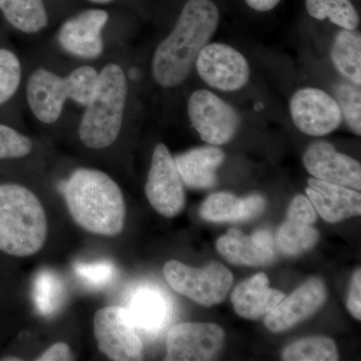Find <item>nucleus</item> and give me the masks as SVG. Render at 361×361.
Listing matches in <instances>:
<instances>
[{"instance_id":"e433bc0d","label":"nucleus","mask_w":361,"mask_h":361,"mask_svg":"<svg viewBox=\"0 0 361 361\" xmlns=\"http://www.w3.org/2000/svg\"><path fill=\"white\" fill-rule=\"evenodd\" d=\"M90 2H94V4H109L111 2H113L114 0H89Z\"/></svg>"},{"instance_id":"4468645a","label":"nucleus","mask_w":361,"mask_h":361,"mask_svg":"<svg viewBox=\"0 0 361 361\" xmlns=\"http://www.w3.org/2000/svg\"><path fill=\"white\" fill-rule=\"evenodd\" d=\"M109 20L104 9H87L68 18L58 33L59 44L78 58L94 59L104 52L102 32Z\"/></svg>"},{"instance_id":"ddd939ff","label":"nucleus","mask_w":361,"mask_h":361,"mask_svg":"<svg viewBox=\"0 0 361 361\" xmlns=\"http://www.w3.org/2000/svg\"><path fill=\"white\" fill-rule=\"evenodd\" d=\"M303 164L315 179L360 191L361 166L351 157L336 152L327 142H315L306 149Z\"/></svg>"},{"instance_id":"f8f14e48","label":"nucleus","mask_w":361,"mask_h":361,"mask_svg":"<svg viewBox=\"0 0 361 361\" xmlns=\"http://www.w3.org/2000/svg\"><path fill=\"white\" fill-rule=\"evenodd\" d=\"M225 332L214 323H180L169 332L167 361L211 360L219 353Z\"/></svg>"},{"instance_id":"9b49d317","label":"nucleus","mask_w":361,"mask_h":361,"mask_svg":"<svg viewBox=\"0 0 361 361\" xmlns=\"http://www.w3.org/2000/svg\"><path fill=\"white\" fill-rule=\"evenodd\" d=\"M290 113L297 129L312 137L330 134L343 118L336 99L315 87L297 90L290 101Z\"/></svg>"},{"instance_id":"9d476101","label":"nucleus","mask_w":361,"mask_h":361,"mask_svg":"<svg viewBox=\"0 0 361 361\" xmlns=\"http://www.w3.org/2000/svg\"><path fill=\"white\" fill-rule=\"evenodd\" d=\"M195 66L207 85L222 92L243 89L250 78V66L245 56L228 44H207Z\"/></svg>"},{"instance_id":"5701e85b","label":"nucleus","mask_w":361,"mask_h":361,"mask_svg":"<svg viewBox=\"0 0 361 361\" xmlns=\"http://www.w3.org/2000/svg\"><path fill=\"white\" fill-rule=\"evenodd\" d=\"M308 13L316 20L329 18L343 30H355L360 16L350 0H305Z\"/></svg>"},{"instance_id":"cd10ccee","label":"nucleus","mask_w":361,"mask_h":361,"mask_svg":"<svg viewBox=\"0 0 361 361\" xmlns=\"http://www.w3.org/2000/svg\"><path fill=\"white\" fill-rule=\"evenodd\" d=\"M336 102L342 118L356 135L361 134V92L357 85H338L336 89Z\"/></svg>"},{"instance_id":"39448f33","label":"nucleus","mask_w":361,"mask_h":361,"mask_svg":"<svg viewBox=\"0 0 361 361\" xmlns=\"http://www.w3.org/2000/svg\"><path fill=\"white\" fill-rule=\"evenodd\" d=\"M97 78L99 73L90 66H80L68 77L37 68L26 84L28 106L39 122L51 125L59 120L68 99L87 106L96 90Z\"/></svg>"},{"instance_id":"bb28decb","label":"nucleus","mask_w":361,"mask_h":361,"mask_svg":"<svg viewBox=\"0 0 361 361\" xmlns=\"http://www.w3.org/2000/svg\"><path fill=\"white\" fill-rule=\"evenodd\" d=\"M23 66L18 54L0 44V109L13 101L20 90Z\"/></svg>"},{"instance_id":"412c9836","label":"nucleus","mask_w":361,"mask_h":361,"mask_svg":"<svg viewBox=\"0 0 361 361\" xmlns=\"http://www.w3.org/2000/svg\"><path fill=\"white\" fill-rule=\"evenodd\" d=\"M0 13L11 27L26 35L39 32L49 23L44 0H0Z\"/></svg>"},{"instance_id":"423d86ee","label":"nucleus","mask_w":361,"mask_h":361,"mask_svg":"<svg viewBox=\"0 0 361 361\" xmlns=\"http://www.w3.org/2000/svg\"><path fill=\"white\" fill-rule=\"evenodd\" d=\"M164 275L173 290L205 307L222 302L234 280L230 270L220 263L193 268L171 260L164 266Z\"/></svg>"},{"instance_id":"f03ea898","label":"nucleus","mask_w":361,"mask_h":361,"mask_svg":"<svg viewBox=\"0 0 361 361\" xmlns=\"http://www.w3.org/2000/svg\"><path fill=\"white\" fill-rule=\"evenodd\" d=\"M65 197L71 217L85 231L106 237L122 233L126 219L122 190L106 173L78 169L66 182Z\"/></svg>"},{"instance_id":"c85d7f7f","label":"nucleus","mask_w":361,"mask_h":361,"mask_svg":"<svg viewBox=\"0 0 361 361\" xmlns=\"http://www.w3.org/2000/svg\"><path fill=\"white\" fill-rule=\"evenodd\" d=\"M32 140L11 126L0 123V161L25 158L32 153Z\"/></svg>"},{"instance_id":"c9c22d12","label":"nucleus","mask_w":361,"mask_h":361,"mask_svg":"<svg viewBox=\"0 0 361 361\" xmlns=\"http://www.w3.org/2000/svg\"><path fill=\"white\" fill-rule=\"evenodd\" d=\"M281 0H245L247 4L251 7L252 9L260 13H265V11H272L274 7L278 6V4Z\"/></svg>"},{"instance_id":"2eb2a0df","label":"nucleus","mask_w":361,"mask_h":361,"mask_svg":"<svg viewBox=\"0 0 361 361\" xmlns=\"http://www.w3.org/2000/svg\"><path fill=\"white\" fill-rule=\"evenodd\" d=\"M326 288L319 278H311L267 313L265 325L270 331L283 332L307 319L324 304Z\"/></svg>"},{"instance_id":"6e6552de","label":"nucleus","mask_w":361,"mask_h":361,"mask_svg":"<svg viewBox=\"0 0 361 361\" xmlns=\"http://www.w3.org/2000/svg\"><path fill=\"white\" fill-rule=\"evenodd\" d=\"M188 115L201 139L211 146L228 144L239 129L237 111L210 90H198L191 94Z\"/></svg>"},{"instance_id":"1a4fd4ad","label":"nucleus","mask_w":361,"mask_h":361,"mask_svg":"<svg viewBox=\"0 0 361 361\" xmlns=\"http://www.w3.org/2000/svg\"><path fill=\"white\" fill-rule=\"evenodd\" d=\"M145 192L149 204L164 217H175L184 208L182 178L166 145L158 144L154 149Z\"/></svg>"},{"instance_id":"f704fd0d","label":"nucleus","mask_w":361,"mask_h":361,"mask_svg":"<svg viewBox=\"0 0 361 361\" xmlns=\"http://www.w3.org/2000/svg\"><path fill=\"white\" fill-rule=\"evenodd\" d=\"M75 360L71 348L65 342H56L37 358V361H71Z\"/></svg>"},{"instance_id":"6ab92c4d","label":"nucleus","mask_w":361,"mask_h":361,"mask_svg":"<svg viewBox=\"0 0 361 361\" xmlns=\"http://www.w3.org/2000/svg\"><path fill=\"white\" fill-rule=\"evenodd\" d=\"M217 250L235 265L265 266L275 260L274 247L261 243L254 234L246 236L237 229H230L218 239Z\"/></svg>"},{"instance_id":"aec40b11","label":"nucleus","mask_w":361,"mask_h":361,"mask_svg":"<svg viewBox=\"0 0 361 361\" xmlns=\"http://www.w3.org/2000/svg\"><path fill=\"white\" fill-rule=\"evenodd\" d=\"M128 310L135 326L149 332L163 329L170 314V307L165 296L161 292L148 288L135 292Z\"/></svg>"},{"instance_id":"b1692460","label":"nucleus","mask_w":361,"mask_h":361,"mask_svg":"<svg viewBox=\"0 0 361 361\" xmlns=\"http://www.w3.org/2000/svg\"><path fill=\"white\" fill-rule=\"evenodd\" d=\"M319 234L311 225L285 221L277 232L278 249L286 256H297L310 251L317 243Z\"/></svg>"},{"instance_id":"0eeeda50","label":"nucleus","mask_w":361,"mask_h":361,"mask_svg":"<svg viewBox=\"0 0 361 361\" xmlns=\"http://www.w3.org/2000/svg\"><path fill=\"white\" fill-rule=\"evenodd\" d=\"M130 311L118 306L97 310L94 334L99 351L114 361L142 360V343Z\"/></svg>"},{"instance_id":"393cba45","label":"nucleus","mask_w":361,"mask_h":361,"mask_svg":"<svg viewBox=\"0 0 361 361\" xmlns=\"http://www.w3.org/2000/svg\"><path fill=\"white\" fill-rule=\"evenodd\" d=\"M286 361H336L338 351L332 339L323 336L307 337L290 344L282 353Z\"/></svg>"},{"instance_id":"a878e982","label":"nucleus","mask_w":361,"mask_h":361,"mask_svg":"<svg viewBox=\"0 0 361 361\" xmlns=\"http://www.w3.org/2000/svg\"><path fill=\"white\" fill-rule=\"evenodd\" d=\"M243 202L230 193L211 195L200 208V216L209 222H242Z\"/></svg>"},{"instance_id":"72a5a7b5","label":"nucleus","mask_w":361,"mask_h":361,"mask_svg":"<svg viewBox=\"0 0 361 361\" xmlns=\"http://www.w3.org/2000/svg\"><path fill=\"white\" fill-rule=\"evenodd\" d=\"M243 202V215L242 221L255 219L264 212L266 200L261 195L254 194L242 199Z\"/></svg>"},{"instance_id":"20e7f679","label":"nucleus","mask_w":361,"mask_h":361,"mask_svg":"<svg viewBox=\"0 0 361 361\" xmlns=\"http://www.w3.org/2000/svg\"><path fill=\"white\" fill-rule=\"evenodd\" d=\"M127 97L128 80L123 68L116 63L104 66L78 127L85 147L102 149L115 142L122 129Z\"/></svg>"},{"instance_id":"f3484780","label":"nucleus","mask_w":361,"mask_h":361,"mask_svg":"<svg viewBox=\"0 0 361 361\" xmlns=\"http://www.w3.org/2000/svg\"><path fill=\"white\" fill-rule=\"evenodd\" d=\"M284 298L281 291L270 288L268 277L261 272L237 285L231 295L235 312L247 319L267 314Z\"/></svg>"},{"instance_id":"473e14b6","label":"nucleus","mask_w":361,"mask_h":361,"mask_svg":"<svg viewBox=\"0 0 361 361\" xmlns=\"http://www.w3.org/2000/svg\"><path fill=\"white\" fill-rule=\"evenodd\" d=\"M348 310L351 315L360 322L361 319V271L358 269L351 280L348 298Z\"/></svg>"},{"instance_id":"2f4dec72","label":"nucleus","mask_w":361,"mask_h":361,"mask_svg":"<svg viewBox=\"0 0 361 361\" xmlns=\"http://www.w3.org/2000/svg\"><path fill=\"white\" fill-rule=\"evenodd\" d=\"M77 272L90 283L99 285L106 283L113 275L114 268L108 262L90 265L80 264L77 267Z\"/></svg>"},{"instance_id":"dca6fc26","label":"nucleus","mask_w":361,"mask_h":361,"mask_svg":"<svg viewBox=\"0 0 361 361\" xmlns=\"http://www.w3.org/2000/svg\"><path fill=\"white\" fill-rule=\"evenodd\" d=\"M306 194L326 222L338 223L361 214L360 191L311 178Z\"/></svg>"},{"instance_id":"7c9ffc66","label":"nucleus","mask_w":361,"mask_h":361,"mask_svg":"<svg viewBox=\"0 0 361 361\" xmlns=\"http://www.w3.org/2000/svg\"><path fill=\"white\" fill-rule=\"evenodd\" d=\"M286 219L301 223V224L312 225L316 222L317 216L310 199L302 195H298L292 200L289 206Z\"/></svg>"},{"instance_id":"7ed1b4c3","label":"nucleus","mask_w":361,"mask_h":361,"mask_svg":"<svg viewBox=\"0 0 361 361\" xmlns=\"http://www.w3.org/2000/svg\"><path fill=\"white\" fill-rule=\"evenodd\" d=\"M47 237L44 206L28 188L0 184V251L28 257L42 250Z\"/></svg>"},{"instance_id":"c756f323","label":"nucleus","mask_w":361,"mask_h":361,"mask_svg":"<svg viewBox=\"0 0 361 361\" xmlns=\"http://www.w3.org/2000/svg\"><path fill=\"white\" fill-rule=\"evenodd\" d=\"M59 284L51 275L42 274L35 283V301L42 312L51 313L58 306Z\"/></svg>"},{"instance_id":"f257e3e1","label":"nucleus","mask_w":361,"mask_h":361,"mask_svg":"<svg viewBox=\"0 0 361 361\" xmlns=\"http://www.w3.org/2000/svg\"><path fill=\"white\" fill-rule=\"evenodd\" d=\"M219 23V9L213 1L188 0L175 27L154 54L152 71L157 84L166 89L182 85Z\"/></svg>"},{"instance_id":"a211bd4d","label":"nucleus","mask_w":361,"mask_h":361,"mask_svg":"<svg viewBox=\"0 0 361 361\" xmlns=\"http://www.w3.org/2000/svg\"><path fill=\"white\" fill-rule=\"evenodd\" d=\"M183 182L194 189H210L217 183L216 170L225 160L222 149L215 146L190 149L176 157Z\"/></svg>"},{"instance_id":"4c0bfd02","label":"nucleus","mask_w":361,"mask_h":361,"mask_svg":"<svg viewBox=\"0 0 361 361\" xmlns=\"http://www.w3.org/2000/svg\"><path fill=\"white\" fill-rule=\"evenodd\" d=\"M2 361H21V358L16 357V356H6V357L1 358Z\"/></svg>"},{"instance_id":"4be33fe9","label":"nucleus","mask_w":361,"mask_h":361,"mask_svg":"<svg viewBox=\"0 0 361 361\" xmlns=\"http://www.w3.org/2000/svg\"><path fill=\"white\" fill-rule=\"evenodd\" d=\"M332 63L341 75L353 85H361V37L355 30H342L332 44Z\"/></svg>"}]
</instances>
